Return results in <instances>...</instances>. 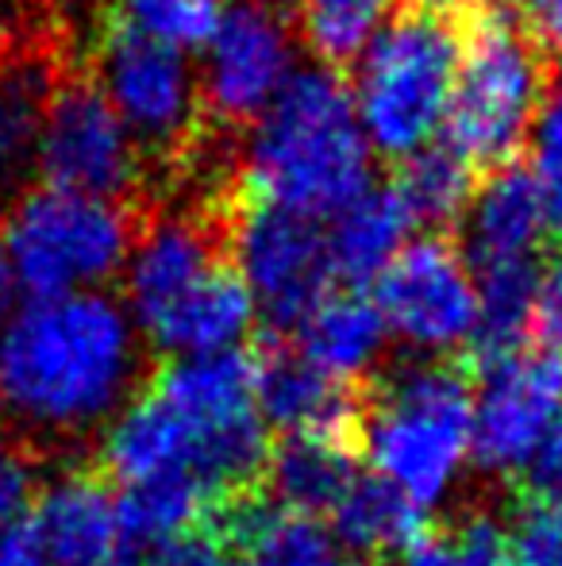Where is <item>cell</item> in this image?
<instances>
[{"instance_id": "cell-1", "label": "cell", "mask_w": 562, "mask_h": 566, "mask_svg": "<svg viewBox=\"0 0 562 566\" xmlns=\"http://www.w3.org/2000/svg\"><path fill=\"white\" fill-rule=\"evenodd\" d=\"M139 394V339L105 293L31 301L0 332V417L43 451L77 443Z\"/></svg>"}, {"instance_id": "cell-2", "label": "cell", "mask_w": 562, "mask_h": 566, "mask_svg": "<svg viewBox=\"0 0 562 566\" xmlns=\"http://www.w3.org/2000/svg\"><path fill=\"white\" fill-rule=\"evenodd\" d=\"M374 150L354 116L351 85L328 66L293 70L243 150V193L297 217H339L370 189Z\"/></svg>"}, {"instance_id": "cell-3", "label": "cell", "mask_w": 562, "mask_h": 566, "mask_svg": "<svg viewBox=\"0 0 562 566\" xmlns=\"http://www.w3.org/2000/svg\"><path fill=\"white\" fill-rule=\"evenodd\" d=\"M551 46L505 8H478L458 28L447 147L474 170L512 166L555 85Z\"/></svg>"}, {"instance_id": "cell-4", "label": "cell", "mask_w": 562, "mask_h": 566, "mask_svg": "<svg viewBox=\"0 0 562 566\" xmlns=\"http://www.w3.org/2000/svg\"><path fill=\"white\" fill-rule=\"evenodd\" d=\"M474 386L466 358H427L367 381V454L421 509L447 493L470 454Z\"/></svg>"}, {"instance_id": "cell-5", "label": "cell", "mask_w": 562, "mask_h": 566, "mask_svg": "<svg viewBox=\"0 0 562 566\" xmlns=\"http://www.w3.org/2000/svg\"><path fill=\"white\" fill-rule=\"evenodd\" d=\"M458 74V28L421 4L397 8L354 62V116L370 150L405 163L447 124Z\"/></svg>"}, {"instance_id": "cell-6", "label": "cell", "mask_w": 562, "mask_h": 566, "mask_svg": "<svg viewBox=\"0 0 562 566\" xmlns=\"http://www.w3.org/2000/svg\"><path fill=\"white\" fill-rule=\"evenodd\" d=\"M136 235L139 220L124 201L39 186L4 217L0 251L20 290L35 301H54L93 293V285L120 274Z\"/></svg>"}, {"instance_id": "cell-7", "label": "cell", "mask_w": 562, "mask_h": 566, "mask_svg": "<svg viewBox=\"0 0 562 566\" xmlns=\"http://www.w3.org/2000/svg\"><path fill=\"white\" fill-rule=\"evenodd\" d=\"M93 82L142 150H155L170 163L201 139V82L185 54L105 23Z\"/></svg>"}, {"instance_id": "cell-8", "label": "cell", "mask_w": 562, "mask_h": 566, "mask_svg": "<svg viewBox=\"0 0 562 566\" xmlns=\"http://www.w3.org/2000/svg\"><path fill=\"white\" fill-rule=\"evenodd\" d=\"M232 262L251 297L263 305L274 336L300 328V321L328 297L336 282L320 220L251 197L235 201L232 212Z\"/></svg>"}, {"instance_id": "cell-9", "label": "cell", "mask_w": 562, "mask_h": 566, "mask_svg": "<svg viewBox=\"0 0 562 566\" xmlns=\"http://www.w3.org/2000/svg\"><path fill=\"white\" fill-rule=\"evenodd\" d=\"M35 166L51 189L124 201L142 181V147L97 90L93 74L70 70L54 93Z\"/></svg>"}, {"instance_id": "cell-10", "label": "cell", "mask_w": 562, "mask_h": 566, "mask_svg": "<svg viewBox=\"0 0 562 566\" xmlns=\"http://www.w3.org/2000/svg\"><path fill=\"white\" fill-rule=\"evenodd\" d=\"M232 189L193 209H155L139 220L136 247L124 266L128 316L150 332L173 305L189 297L212 270L232 262Z\"/></svg>"}, {"instance_id": "cell-11", "label": "cell", "mask_w": 562, "mask_h": 566, "mask_svg": "<svg viewBox=\"0 0 562 566\" xmlns=\"http://www.w3.org/2000/svg\"><path fill=\"white\" fill-rule=\"evenodd\" d=\"M293 77V23L285 0H235L204 46L201 108L220 127H255Z\"/></svg>"}, {"instance_id": "cell-12", "label": "cell", "mask_w": 562, "mask_h": 566, "mask_svg": "<svg viewBox=\"0 0 562 566\" xmlns=\"http://www.w3.org/2000/svg\"><path fill=\"white\" fill-rule=\"evenodd\" d=\"M374 305L393 336L421 350H447L474 336L478 285L450 239H413L374 282Z\"/></svg>"}, {"instance_id": "cell-13", "label": "cell", "mask_w": 562, "mask_h": 566, "mask_svg": "<svg viewBox=\"0 0 562 566\" xmlns=\"http://www.w3.org/2000/svg\"><path fill=\"white\" fill-rule=\"evenodd\" d=\"M474 381H481L470 432L474 462L486 474L517 478L562 412V355L524 347L478 370Z\"/></svg>"}, {"instance_id": "cell-14", "label": "cell", "mask_w": 562, "mask_h": 566, "mask_svg": "<svg viewBox=\"0 0 562 566\" xmlns=\"http://www.w3.org/2000/svg\"><path fill=\"white\" fill-rule=\"evenodd\" d=\"M255 401L271 428L285 436H324L367 454V381L347 386L320 374L285 336L255 339Z\"/></svg>"}, {"instance_id": "cell-15", "label": "cell", "mask_w": 562, "mask_h": 566, "mask_svg": "<svg viewBox=\"0 0 562 566\" xmlns=\"http://www.w3.org/2000/svg\"><path fill=\"white\" fill-rule=\"evenodd\" d=\"M70 70L46 28H0V181L35 166L54 93Z\"/></svg>"}, {"instance_id": "cell-16", "label": "cell", "mask_w": 562, "mask_h": 566, "mask_svg": "<svg viewBox=\"0 0 562 566\" xmlns=\"http://www.w3.org/2000/svg\"><path fill=\"white\" fill-rule=\"evenodd\" d=\"M35 528L46 566H128L120 513L108 478L93 462L46 485L35 505Z\"/></svg>"}, {"instance_id": "cell-17", "label": "cell", "mask_w": 562, "mask_h": 566, "mask_svg": "<svg viewBox=\"0 0 562 566\" xmlns=\"http://www.w3.org/2000/svg\"><path fill=\"white\" fill-rule=\"evenodd\" d=\"M548 231V201L543 181L528 166L512 163L478 181L470 209L463 217V247L474 270L501 262H532Z\"/></svg>"}, {"instance_id": "cell-18", "label": "cell", "mask_w": 562, "mask_h": 566, "mask_svg": "<svg viewBox=\"0 0 562 566\" xmlns=\"http://www.w3.org/2000/svg\"><path fill=\"white\" fill-rule=\"evenodd\" d=\"M251 321H255V297L235 262H224L181 305H173L147 336L173 358L220 355V350H232L235 339L247 336Z\"/></svg>"}, {"instance_id": "cell-19", "label": "cell", "mask_w": 562, "mask_h": 566, "mask_svg": "<svg viewBox=\"0 0 562 566\" xmlns=\"http://www.w3.org/2000/svg\"><path fill=\"white\" fill-rule=\"evenodd\" d=\"M409 217L405 201L393 186H370L354 205H347L339 217H331L328 262L331 277L347 290H359L367 282H378L393 259L409 247Z\"/></svg>"}, {"instance_id": "cell-20", "label": "cell", "mask_w": 562, "mask_h": 566, "mask_svg": "<svg viewBox=\"0 0 562 566\" xmlns=\"http://www.w3.org/2000/svg\"><path fill=\"white\" fill-rule=\"evenodd\" d=\"M385 321L374 301H367L359 290L328 293L312 313L300 321V355L320 374L347 386H362L367 370L378 363L385 347Z\"/></svg>"}, {"instance_id": "cell-21", "label": "cell", "mask_w": 562, "mask_h": 566, "mask_svg": "<svg viewBox=\"0 0 562 566\" xmlns=\"http://www.w3.org/2000/svg\"><path fill=\"white\" fill-rule=\"evenodd\" d=\"M359 459L362 451L324 436H282L278 443H271L263 485L278 509L316 521L351 490L359 478Z\"/></svg>"}, {"instance_id": "cell-22", "label": "cell", "mask_w": 562, "mask_h": 566, "mask_svg": "<svg viewBox=\"0 0 562 566\" xmlns=\"http://www.w3.org/2000/svg\"><path fill=\"white\" fill-rule=\"evenodd\" d=\"M474 285H478V324H474L466 366L478 374L486 366L524 350V339L532 332L536 316L540 270H536V259L481 266L474 270Z\"/></svg>"}, {"instance_id": "cell-23", "label": "cell", "mask_w": 562, "mask_h": 566, "mask_svg": "<svg viewBox=\"0 0 562 566\" xmlns=\"http://www.w3.org/2000/svg\"><path fill=\"white\" fill-rule=\"evenodd\" d=\"M331 532L343 547L367 559L409 552L427 532V516L382 474H359L331 509Z\"/></svg>"}, {"instance_id": "cell-24", "label": "cell", "mask_w": 562, "mask_h": 566, "mask_svg": "<svg viewBox=\"0 0 562 566\" xmlns=\"http://www.w3.org/2000/svg\"><path fill=\"white\" fill-rule=\"evenodd\" d=\"M393 189L405 201L413 224L450 228L470 209L478 178H474V166L463 155H455L447 143H432L397 166Z\"/></svg>"}, {"instance_id": "cell-25", "label": "cell", "mask_w": 562, "mask_h": 566, "mask_svg": "<svg viewBox=\"0 0 562 566\" xmlns=\"http://www.w3.org/2000/svg\"><path fill=\"white\" fill-rule=\"evenodd\" d=\"M289 15L320 66H354L378 31L397 15V0H289Z\"/></svg>"}, {"instance_id": "cell-26", "label": "cell", "mask_w": 562, "mask_h": 566, "mask_svg": "<svg viewBox=\"0 0 562 566\" xmlns=\"http://www.w3.org/2000/svg\"><path fill=\"white\" fill-rule=\"evenodd\" d=\"M224 0H108L113 28L158 43L166 51H204L224 20Z\"/></svg>"}, {"instance_id": "cell-27", "label": "cell", "mask_w": 562, "mask_h": 566, "mask_svg": "<svg viewBox=\"0 0 562 566\" xmlns=\"http://www.w3.org/2000/svg\"><path fill=\"white\" fill-rule=\"evenodd\" d=\"M509 547V528L497 516L474 509L447 524H427L401 566H505L512 559Z\"/></svg>"}, {"instance_id": "cell-28", "label": "cell", "mask_w": 562, "mask_h": 566, "mask_svg": "<svg viewBox=\"0 0 562 566\" xmlns=\"http://www.w3.org/2000/svg\"><path fill=\"white\" fill-rule=\"evenodd\" d=\"M43 490V451L0 432V528L35 516Z\"/></svg>"}, {"instance_id": "cell-29", "label": "cell", "mask_w": 562, "mask_h": 566, "mask_svg": "<svg viewBox=\"0 0 562 566\" xmlns=\"http://www.w3.org/2000/svg\"><path fill=\"white\" fill-rule=\"evenodd\" d=\"M512 547L520 566H562V505L517 501Z\"/></svg>"}, {"instance_id": "cell-30", "label": "cell", "mask_w": 562, "mask_h": 566, "mask_svg": "<svg viewBox=\"0 0 562 566\" xmlns=\"http://www.w3.org/2000/svg\"><path fill=\"white\" fill-rule=\"evenodd\" d=\"M517 501H543V505H562V412L543 436L540 451L532 454L524 470L517 474Z\"/></svg>"}, {"instance_id": "cell-31", "label": "cell", "mask_w": 562, "mask_h": 566, "mask_svg": "<svg viewBox=\"0 0 562 566\" xmlns=\"http://www.w3.org/2000/svg\"><path fill=\"white\" fill-rule=\"evenodd\" d=\"M227 563H232V552L209 528L162 539V544L147 547L142 559H128V566H227Z\"/></svg>"}, {"instance_id": "cell-32", "label": "cell", "mask_w": 562, "mask_h": 566, "mask_svg": "<svg viewBox=\"0 0 562 566\" xmlns=\"http://www.w3.org/2000/svg\"><path fill=\"white\" fill-rule=\"evenodd\" d=\"M532 155H536V178L540 181L562 174V77L551 85L548 101L540 108V119L532 127Z\"/></svg>"}, {"instance_id": "cell-33", "label": "cell", "mask_w": 562, "mask_h": 566, "mask_svg": "<svg viewBox=\"0 0 562 566\" xmlns=\"http://www.w3.org/2000/svg\"><path fill=\"white\" fill-rule=\"evenodd\" d=\"M532 332L548 350L562 355V254L551 259V266L540 274V293H536Z\"/></svg>"}, {"instance_id": "cell-34", "label": "cell", "mask_w": 562, "mask_h": 566, "mask_svg": "<svg viewBox=\"0 0 562 566\" xmlns=\"http://www.w3.org/2000/svg\"><path fill=\"white\" fill-rule=\"evenodd\" d=\"M0 566H46L35 516L0 528Z\"/></svg>"}, {"instance_id": "cell-35", "label": "cell", "mask_w": 562, "mask_h": 566, "mask_svg": "<svg viewBox=\"0 0 562 566\" xmlns=\"http://www.w3.org/2000/svg\"><path fill=\"white\" fill-rule=\"evenodd\" d=\"M524 15L532 20V31L543 43L562 51V0H528Z\"/></svg>"}, {"instance_id": "cell-36", "label": "cell", "mask_w": 562, "mask_h": 566, "mask_svg": "<svg viewBox=\"0 0 562 566\" xmlns=\"http://www.w3.org/2000/svg\"><path fill=\"white\" fill-rule=\"evenodd\" d=\"M543 201H548V228L562 239V174L543 181Z\"/></svg>"}, {"instance_id": "cell-37", "label": "cell", "mask_w": 562, "mask_h": 566, "mask_svg": "<svg viewBox=\"0 0 562 566\" xmlns=\"http://www.w3.org/2000/svg\"><path fill=\"white\" fill-rule=\"evenodd\" d=\"M413 4H421V8H432V12H439V15H470V12H478V8H486V0H413Z\"/></svg>"}, {"instance_id": "cell-38", "label": "cell", "mask_w": 562, "mask_h": 566, "mask_svg": "<svg viewBox=\"0 0 562 566\" xmlns=\"http://www.w3.org/2000/svg\"><path fill=\"white\" fill-rule=\"evenodd\" d=\"M12 293H15V277L8 266L4 251H0V332L8 328V313H12Z\"/></svg>"}, {"instance_id": "cell-39", "label": "cell", "mask_w": 562, "mask_h": 566, "mask_svg": "<svg viewBox=\"0 0 562 566\" xmlns=\"http://www.w3.org/2000/svg\"><path fill=\"white\" fill-rule=\"evenodd\" d=\"M505 566H520V563H517V559H509V563H505Z\"/></svg>"}, {"instance_id": "cell-40", "label": "cell", "mask_w": 562, "mask_h": 566, "mask_svg": "<svg viewBox=\"0 0 562 566\" xmlns=\"http://www.w3.org/2000/svg\"><path fill=\"white\" fill-rule=\"evenodd\" d=\"M339 566H362V563H339Z\"/></svg>"}, {"instance_id": "cell-41", "label": "cell", "mask_w": 562, "mask_h": 566, "mask_svg": "<svg viewBox=\"0 0 562 566\" xmlns=\"http://www.w3.org/2000/svg\"><path fill=\"white\" fill-rule=\"evenodd\" d=\"M517 4H520V8H524V4H528V0H517Z\"/></svg>"}]
</instances>
